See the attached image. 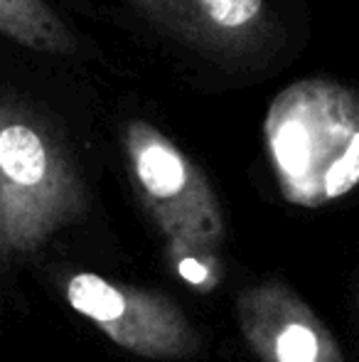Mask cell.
I'll return each mask as SVG.
<instances>
[{
	"instance_id": "1",
	"label": "cell",
	"mask_w": 359,
	"mask_h": 362,
	"mask_svg": "<svg viewBox=\"0 0 359 362\" xmlns=\"http://www.w3.org/2000/svg\"><path fill=\"white\" fill-rule=\"evenodd\" d=\"M278 190L291 205L325 207L359 187V96L303 79L271 101L264 124Z\"/></svg>"
},
{
	"instance_id": "2",
	"label": "cell",
	"mask_w": 359,
	"mask_h": 362,
	"mask_svg": "<svg viewBox=\"0 0 359 362\" xmlns=\"http://www.w3.org/2000/svg\"><path fill=\"white\" fill-rule=\"evenodd\" d=\"M82 210V182L62 148L32 119L0 111V254L35 252Z\"/></svg>"
},
{
	"instance_id": "3",
	"label": "cell",
	"mask_w": 359,
	"mask_h": 362,
	"mask_svg": "<svg viewBox=\"0 0 359 362\" xmlns=\"http://www.w3.org/2000/svg\"><path fill=\"white\" fill-rule=\"evenodd\" d=\"M123 148L140 202L168 242L219 247L224 215L205 173L143 119L126 124Z\"/></svg>"
},
{
	"instance_id": "4",
	"label": "cell",
	"mask_w": 359,
	"mask_h": 362,
	"mask_svg": "<svg viewBox=\"0 0 359 362\" xmlns=\"http://www.w3.org/2000/svg\"><path fill=\"white\" fill-rule=\"evenodd\" d=\"M64 298L111 343L138 358L190 360L202 348L185 310L158 291L77 272L64 281Z\"/></svg>"
},
{
	"instance_id": "5",
	"label": "cell",
	"mask_w": 359,
	"mask_h": 362,
	"mask_svg": "<svg viewBox=\"0 0 359 362\" xmlns=\"http://www.w3.org/2000/svg\"><path fill=\"white\" fill-rule=\"evenodd\" d=\"M236 320L261 362H345L322 318L283 281H259L236 298Z\"/></svg>"
},
{
	"instance_id": "6",
	"label": "cell",
	"mask_w": 359,
	"mask_h": 362,
	"mask_svg": "<svg viewBox=\"0 0 359 362\" xmlns=\"http://www.w3.org/2000/svg\"><path fill=\"white\" fill-rule=\"evenodd\" d=\"M197 49L241 54L259 47L269 33L266 0H126Z\"/></svg>"
},
{
	"instance_id": "7",
	"label": "cell",
	"mask_w": 359,
	"mask_h": 362,
	"mask_svg": "<svg viewBox=\"0 0 359 362\" xmlns=\"http://www.w3.org/2000/svg\"><path fill=\"white\" fill-rule=\"evenodd\" d=\"M0 35L44 54H74L77 37L47 0H0Z\"/></svg>"
},
{
	"instance_id": "8",
	"label": "cell",
	"mask_w": 359,
	"mask_h": 362,
	"mask_svg": "<svg viewBox=\"0 0 359 362\" xmlns=\"http://www.w3.org/2000/svg\"><path fill=\"white\" fill-rule=\"evenodd\" d=\"M214 252L217 249L185 242H168V247H165L168 264L173 267V272L187 286L202 291V293L214 291L221 284V276H224V269H221V262Z\"/></svg>"
},
{
	"instance_id": "9",
	"label": "cell",
	"mask_w": 359,
	"mask_h": 362,
	"mask_svg": "<svg viewBox=\"0 0 359 362\" xmlns=\"http://www.w3.org/2000/svg\"><path fill=\"white\" fill-rule=\"evenodd\" d=\"M357 310H359V288H357Z\"/></svg>"
}]
</instances>
